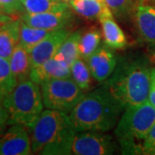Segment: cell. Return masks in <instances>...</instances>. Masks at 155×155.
Wrapping results in <instances>:
<instances>
[{
    "instance_id": "cb8c5ba5",
    "label": "cell",
    "mask_w": 155,
    "mask_h": 155,
    "mask_svg": "<svg viewBox=\"0 0 155 155\" xmlns=\"http://www.w3.org/2000/svg\"><path fill=\"white\" fill-rule=\"evenodd\" d=\"M112 14L117 18H127L134 11V0H105Z\"/></svg>"
},
{
    "instance_id": "ffe728a7",
    "label": "cell",
    "mask_w": 155,
    "mask_h": 155,
    "mask_svg": "<svg viewBox=\"0 0 155 155\" xmlns=\"http://www.w3.org/2000/svg\"><path fill=\"white\" fill-rule=\"evenodd\" d=\"M51 31L42 28L31 27L21 19L20 25V40L19 43L30 52L36 45L40 43Z\"/></svg>"
},
{
    "instance_id": "1f68e13d",
    "label": "cell",
    "mask_w": 155,
    "mask_h": 155,
    "mask_svg": "<svg viewBox=\"0 0 155 155\" xmlns=\"http://www.w3.org/2000/svg\"><path fill=\"white\" fill-rule=\"evenodd\" d=\"M0 13H2V12H1V11H0ZM3 14H4V13H3Z\"/></svg>"
},
{
    "instance_id": "d4e9b609",
    "label": "cell",
    "mask_w": 155,
    "mask_h": 155,
    "mask_svg": "<svg viewBox=\"0 0 155 155\" xmlns=\"http://www.w3.org/2000/svg\"><path fill=\"white\" fill-rule=\"evenodd\" d=\"M24 10L22 0H0V11L7 15H14Z\"/></svg>"
},
{
    "instance_id": "3957f363",
    "label": "cell",
    "mask_w": 155,
    "mask_h": 155,
    "mask_svg": "<svg viewBox=\"0 0 155 155\" xmlns=\"http://www.w3.org/2000/svg\"><path fill=\"white\" fill-rule=\"evenodd\" d=\"M75 132L68 113L47 109L29 128L32 152L43 155L68 154Z\"/></svg>"
},
{
    "instance_id": "e0dca14e",
    "label": "cell",
    "mask_w": 155,
    "mask_h": 155,
    "mask_svg": "<svg viewBox=\"0 0 155 155\" xmlns=\"http://www.w3.org/2000/svg\"><path fill=\"white\" fill-rule=\"evenodd\" d=\"M11 72L17 83L29 79L31 72V62L29 52L19 44L14 49L9 59Z\"/></svg>"
},
{
    "instance_id": "ba28073f",
    "label": "cell",
    "mask_w": 155,
    "mask_h": 155,
    "mask_svg": "<svg viewBox=\"0 0 155 155\" xmlns=\"http://www.w3.org/2000/svg\"><path fill=\"white\" fill-rule=\"evenodd\" d=\"M32 153L28 127L13 124L0 138V155H29Z\"/></svg>"
},
{
    "instance_id": "5bb4252c",
    "label": "cell",
    "mask_w": 155,
    "mask_h": 155,
    "mask_svg": "<svg viewBox=\"0 0 155 155\" xmlns=\"http://www.w3.org/2000/svg\"><path fill=\"white\" fill-rule=\"evenodd\" d=\"M134 21L140 38L155 48V7L144 4L136 6Z\"/></svg>"
},
{
    "instance_id": "4316f807",
    "label": "cell",
    "mask_w": 155,
    "mask_h": 155,
    "mask_svg": "<svg viewBox=\"0 0 155 155\" xmlns=\"http://www.w3.org/2000/svg\"><path fill=\"white\" fill-rule=\"evenodd\" d=\"M5 96V95L0 91V135L4 132L9 120V115L4 103Z\"/></svg>"
},
{
    "instance_id": "603a6c76",
    "label": "cell",
    "mask_w": 155,
    "mask_h": 155,
    "mask_svg": "<svg viewBox=\"0 0 155 155\" xmlns=\"http://www.w3.org/2000/svg\"><path fill=\"white\" fill-rule=\"evenodd\" d=\"M17 84L9 61L0 56V91L5 95L8 94L15 88Z\"/></svg>"
},
{
    "instance_id": "30bf717a",
    "label": "cell",
    "mask_w": 155,
    "mask_h": 155,
    "mask_svg": "<svg viewBox=\"0 0 155 155\" xmlns=\"http://www.w3.org/2000/svg\"><path fill=\"white\" fill-rule=\"evenodd\" d=\"M21 19L31 27L53 31L68 28L73 21V14L71 9L64 11H51L37 14L25 13Z\"/></svg>"
},
{
    "instance_id": "ac0fdd59",
    "label": "cell",
    "mask_w": 155,
    "mask_h": 155,
    "mask_svg": "<svg viewBox=\"0 0 155 155\" xmlns=\"http://www.w3.org/2000/svg\"><path fill=\"white\" fill-rule=\"evenodd\" d=\"M81 34L82 32L80 30H76L70 34L62 43L54 57L71 67L72 63L80 57L79 41Z\"/></svg>"
},
{
    "instance_id": "7402d4cb",
    "label": "cell",
    "mask_w": 155,
    "mask_h": 155,
    "mask_svg": "<svg viewBox=\"0 0 155 155\" xmlns=\"http://www.w3.org/2000/svg\"><path fill=\"white\" fill-rule=\"evenodd\" d=\"M71 78L83 91H88L91 84V72L90 71L87 62L79 57L70 67Z\"/></svg>"
},
{
    "instance_id": "4fadbf2b",
    "label": "cell",
    "mask_w": 155,
    "mask_h": 155,
    "mask_svg": "<svg viewBox=\"0 0 155 155\" xmlns=\"http://www.w3.org/2000/svg\"><path fill=\"white\" fill-rule=\"evenodd\" d=\"M71 77L70 67L64 61L53 57L42 65L31 69L29 78L35 83L41 84L45 81Z\"/></svg>"
},
{
    "instance_id": "484cf974",
    "label": "cell",
    "mask_w": 155,
    "mask_h": 155,
    "mask_svg": "<svg viewBox=\"0 0 155 155\" xmlns=\"http://www.w3.org/2000/svg\"><path fill=\"white\" fill-rule=\"evenodd\" d=\"M141 153L155 155V123L142 141Z\"/></svg>"
},
{
    "instance_id": "8fae6325",
    "label": "cell",
    "mask_w": 155,
    "mask_h": 155,
    "mask_svg": "<svg viewBox=\"0 0 155 155\" xmlns=\"http://www.w3.org/2000/svg\"><path fill=\"white\" fill-rule=\"evenodd\" d=\"M117 57L111 48L102 45L86 60L92 77L98 82L107 80L117 64Z\"/></svg>"
},
{
    "instance_id": "4dcf8cb0",
    "label": "cell",
    "mask_w": 155,
    "mask_h": 155,
    "mask_svg": "<svg viewBox=\"0 0 155 155\" xmlns=\"http://www.w3.org/2000/svg\"><path fill=\"white\" fill-rule=\"evenodd\" d=\"M61 1H64V2H68V3H69L71 0H61Z\"/></svg>"
},
{
    "instance_id": "44dd1931",
    "label": "cell",
    "mask_w": 155,
    "mask_h": 155,
    "mask_svg": "<svg viewBox=\"0 0 155 155\" xmlns=\"http://www.w3.org/2000/svg\"><path fill=\"white\" fill-rule=\"evenodd\" d=\"M101 34L96 28H90L81 34L79 41L80 57L86 61L100 47Z\"/></svg>"
},
{
    "instance_id": "8992f818",
    "label": "cell",
    "mask_w": 155,
    "mask_h": 155,
    "mask_svg": "<svg viewBox=\"0 0 155 155\" xmlns=\"http://www.w3.org/2000/svg\"><path fill=\"white\" fill-rule=\"evenodd\" d=\"M40 85L44 106L50 110L70 113L85 96L71 77L51 79Z\"/></svg>"
},
{
    "instance_id": "277c9868",
    "label": "cell",
    "mask_w": 155,
    "mask_h": 155,
    "mask_svg": "<svg viewBox=\"0 0 155 155\" xmlns=\"http://www.w3.org/2000/svg\"><path fill=\"white\" fill-rule=\"evenodd\" d=\"M154 123L155 107L148 100L138 105L125 108L115 128L122 153H141L140 146L136 144V140L143 141Z\"/></svg>"
},
{
    "instance_id": "9c48e42d",
    "label": "cell",
    "mask_w": 155,
    "mask_h": 155,
    "mask_svg": "<svg viewBox=\"0 0 155 155\" xmlns=\"http://www.w3.org/2000/svg\"><path fill=\"white\" fill-rule=\"evenodd\" d=\"M71 33V30L68 28L51 31L47 37L29 52L31 69L42 65L44 62L54 57L62 43Z\"/></svg>"
},
{
    "instance_id": "5b68a950",
    "label": "cell",
    "mask_w": 155,
    "mask_h": 155,
    "mask_svg": "<svg viewBox=\"0 0 155 155\" xmlns=\"http://www.w3.org/2000/svg\"><path fill=\"white\" fill-rule=\"evenodd\" d=\"M9 120L8 124H21L28 129L33 126L43 110L40 84L30 78L17 84L4 99Z\"/></svg>"
},
{
    "instance_id": "6da1fadb",
    "label": "cell",
    "mask_w": 155,
    "mask_h": 155,
    "mask_svg": "<svg viewBox=\"0 0 155 155\" xmlns=\"http://www.w3.org/2000/svg\"><path fill=\"white\" fill-rule=\"evenodd\" d=\"M104 85L124 108L143 104L151 91L152 68L143 56H122Z\"/></svg>"
},
{
    "instance_id": "f1b7e54d",
    "label": "cell",
    "mask_w": 155,
    "mask_h": 155,
    "mask_svg": "<svg viewBox=\"0 0 155 155\" xmlns=\"http://www.w3.org/2000/svg\"><path fill=\"white\" fill-rule=\"evenodd\" d=\"M151 88L155 89V67L152 68V85Z\"/></svg>"
},
{
    "instance_id": "2e32d148",
    "label": "cell",
    "mask_w": 155,
    "mask_h": 155,
    "mask_svg": "<svg viewBox=\"0 0 155 155\" xmlns=\"http://www.w3.org/2000/svg\"><path fill=\"white\" fill-rule=\"evenodd\" d=\"M113 17V15H110L99 20L104 42L112 49L124 48L127 44V37Z\"/></svg>"
},
{
    "instance_id": "83f0119b",
    "label": "cell",
    "mask_w": 155,
    "mask_h": 155,
    "mask_svg": "<svg viewBox=\"0 0 155 155\" xmlns=\"http://www.w3.org/2000/svg\"><path fill=\"white\" fill-rule=\"evenodd\" d=\"M148 101H149L150 104L152 105H153L155 107V89L151 88L149 97H148Z\"/></svg>"
},
{
    "instance_id": "9a60e30c",
    "label": "cell",
    "mask_w": 155,
    "mask_h": 155,
    "mask_svg": "<svg viewBox=\"0 0 155 155\" xmlns=\"http://www.w3.org/2000/svg\"><path fill=\"white\" fill-rule=\"evenodd\" d=\"M69 5L78 15L89 20L113 15L105 0H71Z\"/></svg>"
},
{
    "instance_id": "7a4b0ae2",
    "label": "cell",
    "mask_w": 155,
    "mask_h": 155,
    "mask_svg": "<svg viewBox=\"0 0 155 155\" xmlns=\"http://www.w3.org/2000/svg\"><path fill=\"white\" fill-rule=\"evenodd\" d=\"M123 110L122 103L104 84L85 95L69 113L75 131H109L116 126Z\"/></svg>"
},
{
    "instance_id": "7c38bea8",
    "label": "cell",
    "mask_w": 155,
    "mask_h": 155,
    "mask_svg": "<svg viewBox=\"0 0 155 155\" xmlns=\"http://www.w3.org/2000/svg\"><path fill=\"white\" fill-rule=\"evenodd\" d=\"M21 19H12L0 14V56L9 61L19 44Z\"/></svg>"
},
{
    "instance_id": "52a82bcc",
    "label": "cell",
    "mask_w": 155,
    "mask_h": 155,
    "mask_svg": "<svg viewBox=\"0 0 155 155\" xmlns=\"http://www.w3.org/2000/svg\"><path fill=\"white\" fill-rule=\"evenodd\" d=\"M117 145L111 135L101 131H76L72 139L68 154H114L118 149Z\"/></svg>"
},
{
    "instance_id": "f546056e",
    "label": "cell",
    "mask_w": 155,
    "mask_h": 155,
    "mask_svg": "<svg viewBox=\"0 0 155 155\" xmlns=\"http://www.w3.org/2000/svg\"><path fill=\"white\" fill-rule=\"evenodd\" d=\"M142 2H146V1H155V0H140Z\"/></svg>"
},
{
    "instance_id": "d6986e66",
    "label": "cell",
    "mask_w": 155,
    "mask_h": 155,
    "mask_svg": "<svg viewBox=\"0 0 155 155\" xmlns=\"http://www.w3.org/2000/svg\"><path fill=\"white\" fill-rule=\"evenodd\" d=\"M23 8L28 14L51 11H64L72 9L67 2L61 0H22Z\"/></svg>"
}]
</instances>
